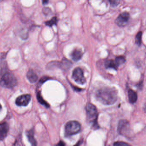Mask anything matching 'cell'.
I'll list each match as a JSON object with an SVG mask.
<instances>
[{
	"label": "cell",
	"mask_w": 146,
	"mask_h": 146,
	"mask_svg": "<svg viewBox=\"0 0 146 146\" xmlns=\"http://www.w3.org/2000/svg\"><path fill=\"white\" fill-rule=\"evenodd\" d=\"M34 135V132L31 130L27 132V136L28 137L29 141L32 144V145H36V141L35 139Z\"/></svg>",
	"instance_id": "5bb4252c"
},
{
	"label": "cell",
	"mask_w": 146,
	"mask_h": 146,
	"mask_svg": "<svg viewBox=\"0 0 146 146\" xmlns=\"http://www.w3.org/2000/svg\"><path fill=\"white\" fill-rule=\"evenodd\" d=\"M142 36V33L141 31H140L137 33L135 37V43L138 46H140L141 44Z\"/></svg>",
	"instance_id": "e0dca14e"
},
{
	"label": "cell",
	"mask_w": 146,
	"mask_h": 146,
	"mask_svg": "<svg viewBox=\"0 0 146 146\" xmlns=\"http://www.w3.org/2000/svg\"><path fill=\"white\" fill-rule=\"evenodd\" d=\"M111 6L115 7L118 5L120 3V0H108Z\"/></svg>",
	"instance_id": "d6986e66"
},
{
	"label": "cell",
	"mask_w": 146,
	"mask_h": 146,
	"mask_svg": "<svg viewBox=\"0 0 146 146\" xmlns=\"http://www.w3.org/2000/svg\"><path fill=\"white\" fill-rule=\"evenodd\" d=\"M96 97L102 104L109 106L116 102L117 99V92L113 88H102L97 91Z\"/></svg>",
	"instance_id": "6da1fadb"
},
{
	"label": "cell",
	"mask_w": 146,
	"mask_h": 146,
	"mask_svg": "<svg viewBox=\"0 0 146 146\" xmlns=\"http://www.w3.org/2000/svg\"><path fill=\"white\" fill-rule=\"evenodd\" d=\"M27 78L29 81L31 83H35L38 79L37 75L32 69L30 70L27 72Z\"/></svg>",
	"instance_id": "30bf717a"
},
{
	"label": "cell",
	"mask_w": 146,
	"mask_h": 146,
	"mask_svg": "<svg viewBox=\"0 0 146 146\" xmlns=\"http://www.w3.org/2000/svg\"><path fill=\"white\" fill-rule=\"evenodd\" d=\"M58 145H65L64 143V142H60L58 144Z\"/></svg>",
	"instance_id": "7402d4cb"
},
{
	"label": "cell",
	"mask_w": 146,
	"mask_h": 146,
	"mask_svg": "<svg viewBox=\"0 0 146 146\" xmlns=\"http://www.w3.org/2000/svg\"><path fill=\"white\" fill-rule=\"evenodd\" d=\"M17 83V79L12 73H5L1 78V85L7 88H13Z\"/></svg>",
	"instance_id": "3957f363"
},
{
	"label": "cell",
	"mask_w": 146,
	"mask_h": 146,
	"mask_svg": "<svg viewBox=\"0 0 146 146\" xmlns=\"http://www.w3.org/2000/svg\"><path fill=\"white\" fill-rule=\"evenodd\" d=\"M128 97L129 101L131 103L133 104L135 103L137 99V94L132 90H129L128 91Z\"/></svg>",
	"instance_id": "8fae6325"
},
{
	"label": "cell",
	"mask_w": 146,
	"mask_h": 146,
	"mask_svg": "<svg viewBox=\"0 0 146 146\" xmlns=\"http://www.w3.org/2000/svg\"><path fill=\"white\" fill-rule=\"evenodd\" d=\"M129 19L130 15L129 13L124 12L119 14V16L116 19L115 22L118 26L125 27L128 24Z\"/></svg>",
	"instance_id": "52a82bcc"
},
{
	"label": "cell",
	"mask_w": 146,
	"mask_h": 146,
	"mask_svg": "<svg viewBox=\"0 0 146 146\" xmlns=\"http://www.w3.org/2000/svg\"><path fill=\"white\" fill-rule=\"evenodd\" d=\"M115 62L118 66L123 64L125 62V59L124 57L123 56H119L117 57L115 60Z\"/></svg>",
	"instance_id": "2e32d148"
},
{
	"label": "cell",
	"mask_w": 146,
	"mask_h": 146,
	"mask_svg": "<svg viewBox=\"0 0 146 146\" xmlns=\"http://www.w3.org/2000/svg\"><path fill=\"white\" fill-rule=\"evenodd\" d=\"M43 5H47L49 2V0H42Z\"/></svg>",
	"instance_id": "44dd1931"
},
{
	"label": "cell",
	"mask_w": 146,
	"mask_h": 146,
	"mask_svg": "<svg viewBox=\"0 0 146 146\" xmlns=\"http://www.w3.org/2000/svg\"><path fill=\"white\" fill-rule=\"evenodd\" d=\"M9 125L6 122L1 123L0 125V139L2 141L4 140L7 135L8 130H9Z\"/></svg>",
	"instance_id": "9c48e42d"
},
{
	"label": "cell",
	"mask_w": 146,
	"mask_h": 146,
	"mask_svg": "<svg viewBox=\"0 0 146 146\" xmlns=\"http://www.w3.org/2000/svg\"><path fill=\"white\" fill-rule=\"evenodd\" d=\"M118 131L119 134L125 137H129L131 133L130 125L129 121L125 119H122L118 123Z\"/></svg>",
	"instance_id": "5b68a950"
},
{
	"label": "cell",
	"mask_w": 146,
	"mask_h": 146,
	"mask_svg": "<svg viewBox=\"0 0 146 146\" xmlns=\"http://www.w3.org/2000/svg\"><path fill=\"white\" fill-rule=\"evenodd\" d=\"M37 100L39 101V102L42 104V105H44L47 108L49 107V105L43 100V98L40 95V93L37 94Z\"/></svg>",
	"instance_id": "ac0fdd59"
},
{
	"label": "cell",
	"mask_w": 146,
	"mask_h": 146,
	"mask_svg": "<svg viewBox=\"0 0 146 146\" xmlns=\"http://www.w3.org/2000/svg\"><path fill=\"white\" fill-rule=\"evenodd\" d=\"M58 22V19L57 17H53L52 19L50 20L46 21L45 22V24L47 26H49V27H52L53 25H56L57 24Z\"/></svg>",
	"instance_id": "9a60e30c"
},
{
	"label": "cell",
	"mask_w": 146,
	"mask_h": 146,
	"mask_svg": "<svg viewBox=\"0 0 146 146\" xmlns=\"http://www.w3.org/2000/svg\"><path fill=\"white\" fill-rule=\"evenodd\" d=\"M81 125L76 121H70L65 125V133L66 136H72L78 133L81 130Z\"/></svg>",
	"instance_id": "277c9868"
},
{
	"label": "cell",
	"mask_w": 146,
	"mask_h": 146,
	"mask_svg": "<svg viewBox=\"0 0 146 146\" xmlns=\"http://www.w3.org/2000/svg\"><path fill=\"white\" fill-rule=\"evenodd\" d=\"M86 111L87 118L90 123L95 129H97L99 126L97 123L98 111L96 107L91 103H88L86 106Z\"/></svg>",
	"instance_id": "7a4b0ae2"
},
{
	"label": "cell",
	"mask_w": 146,
	"mask_h": 146,
	"mask_svg": "<svg viewBox=\"0 0 146 146\" xmlns=\"http://www.w3.org/2000/svg\"><path fill=\"white\" fill-rule=\"evenodd\" d=\"M113 145L115 146H129V144L124 142L118 141L114 143Z\"/></svg>",
	"instance_id": "ffe728a7"
},
{
	"label": "cell",
	"mask_w": 146,
	"mask_h": 146,
	"mask_svg": "<svg viewBox=\"0 0 146 146\" xmlns=\"http://www.w3.org/2000/svg\"><path fill=\"white\" fill-rule=\"evenodd\" d=\"M105 66L106 68H112L115 70H117L118 67L115 62V60H110L106 61L105 62Z\"/></svg>",
	"instance_id": "4fadbf2b"
},
{
	"label": "cell",
	"mask_w": 146,
	"mask_h": 146,
	"mask_svg": "<svg viewBox=\"0 0 146 146\" xmlns=\"http://www.w3.org/2000/svg\"><path fill=\"white\" fill-rule=\"evenodd\" d=\"M82 52L80 50L76 49L72 53V58L74 61H78L82 58Z\"/></svg>",
	"instance_id": "7c38bea8"
},
{
	"label": "cell",
	"mask_w": 146,
	"mask_h": 146,
	"mask_svg": "<svg viewBox=\"0 0 146 146\" xmlns=\"http://www.w3.org/2000/svg\"><path fill=\"white\" fill-rule=\"evenodd\" d=\"M72 78L76 82L80 84H84L86 82V79L84 75L82 70L79 68H75L72 72Z\"/></svg>",
	"instance_id": "8992f818"
},
{
	"label": "cell",
	"mask_w": 146,
	"mask_h": 146,
	"mask_svg": "<svg viewBox=\"0 0 146 146\" xmlns=\"http://www.w3.org/2000/svg\"><path fill=\"white\" fill-rule=\"evenodd\" d=\"M31 100V96L29 94L23 95L17 98L16 104L19 106H26Z\"/></svg>",
	"instance_id": "ba28073f"
}]
</instances>
